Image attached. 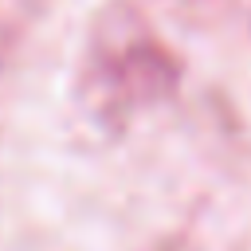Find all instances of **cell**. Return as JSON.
Listing matches in <instances>:
<instances>
[]
</instances>
